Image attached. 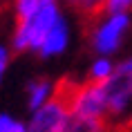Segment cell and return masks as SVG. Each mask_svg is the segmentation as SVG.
<instances>
[{"label": "cell", "mask_w": 132, "mask_h": 132, "mask_svg": "<svg viewBox=\"0 0 132 132\" xmlns=\"http://www.w3.org/2000/svg\"><path fill=\"white\" fill-rule=\"evenodd\" d=\"M72 81L61 78L56 81V94L45 105L31 112L27 121V132H63L70 121V105H67V92Z\"/></svg>", "instance_id": "cell-4"}, {"label": "cell", "mask_w": 132, "mask_h": 132, "mask_svg": "<svg viewBox=\"0 0 132 132\" xmlns=\"http://www.w3.org/2000/svg\"><path fill=\"white\" fill-rule=\"evenodd\" d=\"M0 132H27V123H22L20 119L14 114L0 110Z\"/></svg>", "instance_id": "cell-12"}, {"label": "cell", "mask_w": 132, "mask_h": 132, "mask_svg": "<svg viewBox=\"0 0 132 132\" xmlns=\"http://www.w3.org/2000/svg\"><path fill=\"white\" fill-rule=\"evenodd\" d=\"M114 65L117 63L112 61V56H96L94 63L90 65L87 81H92V83H103V81H108L110 74L114 72Z\"/></svg>", "instance_id": "cell-10"}, {"label": "cell", "mask_w": 132, "mask_h": 132, "mask_svg": "<svg viewBox=\"0 0 132 132\" xmlns=\"http://www.w3.org/2000/svg\"><path fill=\"white\" fill-rule=\"evenodd\" d=\"M108 101V121L112 128L132 121V54L114 65V72L103 81Z\"/></svg>", "instance_id": "cell-1"}, {"label": "cell", "mask_w": 132, "mask_h": 132, "mask_svg": "<svg viewBox=\"0 0 132 132\" xmlns=\"http://www.w3.org/2000/svg\"><path fill=\"white\" fill-rule=\"evenodd\" d=\"M11 54H14V49L7 47L5 43H0V83H2V78H5L9 65H11Z\"/></svg>", "instance_id": "cell-13"}, {"label": "cell", "mask_w": 132, "mask_h": 132, "mask_svg": "<svg viewBox=\"0 0 132 132\" xmlns=\"http://www.w3.org/2000/svg\"><path fill=\"white\" fill-rule=\"evenodd\" d=\"M132 9V0H108L105 2V11L114 14V11H130Z\"/></svg>", "instance_id": "cell-14"}, {"label": "cell", "mask_w": 132, "mask_h": 132, "mask_svg": "<svg viewBox=\"0 0 132 132\" xmlns=\"http://www.w3.org/2000/svg\"><path fill=\"white\" fill-rule=\"evenodd\" d=\"M61 18V2L58 0H47L36 9L31 16H27L25 20H18L16 31L11 36V49L16 54L22 52H38L45 40V36L54 22Z\"/></svg>", "instance_id": "cell-2"}, {"label": "cell", "mask_w": 132, "mask_h": 132, "mask_svg": "<svg viewBox=\"0 0 132 132\" xmlns=\"http://www.w3.org/2000/svg\"><path fill=\"white\" fill-rule=\"evenodd\" d=\"M63 132H112L110 121L105 119H87V117H72Z\"/></svg>", "instance_id": "cell-8"}, {"label": "cell", "mask_w": 132, "mask_h": 132, "mask_svg": "<svg viewBox=\"0 0 132 132\" xmlns=\"http://www.w3.org/2000/svg\"><path fill=\"white\" fill-rule=\"evenodd\" d=\"M70 22H67V18L61 14V18L54 22V27L47 31V36H45V40H43L40 49L36 52V54L40 56V58H56V56H61L67 52V47H70Z\"/></svg>", "instance_id": "cell-6"}, {"label": "cell", "mask_w": 132, "mask_h": 132, "mask_svg": "<svg viewBox=\"0 0 132 132\" xmlns=\"http://www.w3.org/2000/svg\"><path fill=\"white\" fill-rule=\"evenodd\" d=\"M56 94V81L52 78H31L27 83V90H25V101H27V110L34 112L38 110L40 105H45L49 98Z\"/></svg>", "instance_id": "cell-7"}, {"label": "cell", "mask_w": 132, "mask_h": 132, "mask_svg": "<svg viewBox=\"0 0 132 132\" xmlns=\"http://www.w3.org/2000/svg\"><path fill=\"white\" fill-rule=\"evenodd\" d=\"M72 11H76L81 18L85 20H94L101 16V11H105V2L108 0H63Z\"/></svg>", "instance_id": "cell-9"}, {"label": "cell", "mask_w": 132, "mask_h": 132, "mask_svg": "<svg viewBox=\"0 0 132 132\" xmlns=\"http://www.w3.org/2000/svg\"><path fill=\"white\" fill-rule=\"evenodd\" d=\"M45 0H14V14L16 20H25L27 16H31L36 9L40 7Z\"/></svg>", "instance_id": "cell-11"}, {"label": "cell", "mask_w": 132, "mask_h": 132, "mask_svg": "<svg viewBox=\"0 0 132 132\" xmlns=\"http://www.w3.org/2000/svg\"><path fill=\"white\" fill-rule=\"evenodd\" d=\"M132 27V14L130 11H114V14L94 18V25L90 29V45L98 56H112L117 54L123 45L125 36Z\"/></svg>", "instance_id": "cell-3"}, {"label": "cell", "mask_w": 132, "mask_h": 132, "mask_svg": "<svg viewBox=\"0 0 132 132\" xmlns=\"http://www.w3.org/2000/svg\"><path fill=\"white\" fill-rule=\"evenodd\" d=\"M67 105L72 117H87V119H105L108 121V101H105L103 83H74L72 81L67 92Z\"/></svg>", "instance_id": "cell-5"}]
</instances>
